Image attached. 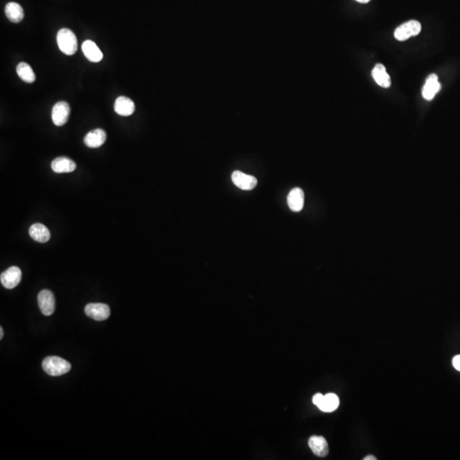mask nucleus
I'll return each mask as SVG.
<instances>
[{"label": "nucleus", "mask_w": 460, "mask_h": 460, "mask_svg": "<svg viewBox=\"0 0 460 460\" xmlns=\"http://www.w3.org/2000/svg\"><path fill=\"white\" fill-rule=\"evenodd\" d=\"M56 41L61 51L65 55H73L78 50V41L70 29L62 28L58 31Z\"/></svg>", "instance_id": "f257e3e1"}, {"label": "nucleus", "mask_w": 460, "mask_h": 460, "mask_svg": "<svg viewBox=\"0 0 460 460\" xmlns=\"http://www.w3.org/2000/svg\"><path fill=\"white\" fill-rule=\"evenodd\" d=\"M42 367L47 374L56 377L68 373L72 367L69 362L63 358L58 356H49L44 359Z\"/></svg>", "instance_id": "f03ea898"}, {"label": "nucleus", "mask_w": 460, "mask_h": 460, "mask_svg": "<svg viewBox=\"0 0 460 460\" xmlns=\"http://www.w3.org/2000/svg\"><path fill=\"white\" fill-rule=\"evenodd\" d=\"M421 24L417 21H409L395 29L394 35L399 41H405L412 36H417L421 32Z\"/></svg>", "instance_id": "7ed1b4c3"}, {"label": "nucleus", "mask_w": 460, "mask_h": 460, "mask_svg": "<svg viewBox=\"0 0 460 460\" xmlns=\"http://www.w3.org/2000/svg\"><path fill=\"white\" fill-rule=\"evenodd\" d=\"M21 279H22V271L20 268L16 266L10 267L7 270L3 272L0 275L1 284L7 289H13L17 287Z\"/></svg>", "instance_id": "20e7f679"}, {"label": "nucleus", "mask_w": 460, "mask_h": 460, "mask_svg": "<svg viewBox=\"0 0 460 460\" xmlns=\"http://www.w3.org/2000/svg\"><path fill=\"white\" fill-rule=\"evenodd\" d=\"M70 114V107L66 102H59L53 107L51 117L56 126H63L68 122Z\"/></svg>", "instance_id": "39448f33"}, {"label": "nucleus", "mask_w": 460, "mask_h": 460, "mask_svg": "<svg viewBox=\"0 0 460 460\" xmlns=\"http://www.w3.org/2000/svg\"><path fill=\"white\" fill-rule=\"evenodd\" d=\"M38 304L41 311L46 316H50L55 312V297L49 290H43L38 293Z\"/></svg>", "instance_id": "423d86ee"}, {"label": "nucleus", "mask_w": 460, "mask_h": 460, "mask_svg": "<svg viewBox=\"0 0 460 460\" xmlns=\"http://www.w3.org/2000/svg\"><path fill=\"white\" fill-rule=\"evenodd\" d=\"M87 316L95 321H105L110 316V308L105 304H89L85 308Z\"/></svg>", "instance_id": "0eeeda50"}, {"label": "nucleus", "mask_w": 460, "mask_h": 460, "mask_svg": "<svg viewBox=\"0 0 460 460\" xmlns=\"http://www.w3.org/2000/svg\"><path fill=\"white\" fill-rule=\"evenodd\" d=\"M232 181L235 186L243 190H252L257 184V179L255 176L235 171L232 174Z\"/></svg>", "instance_id": "6e6552de"}, {"label": "nucleus", "mask_w": 460, "mask_h": 460, "mask_svg": "<svg viewBox=\"0 0 460 460\" xmlns=\"http://www.w3.org/2000/svg\"><path fill=\"white\" fill-rule=\"evenodd\" d=\"M441 88H442V86L438 81V76L435 73L430 74L426 79V82L423 88V97L427 101H431L435 97V95L440 91Z\"/></svg>", "instance_id": "1a4fd4ad"}, {"label": "nucleus", "mask_w": 460, "mask_h": 460, "mask_svg": "<svg viewBox=\"0 0 460 460\" xmlns=\"http://www.w3.org/2000/svg\"><path fill=\"white\" fill-rule=\"evenodd\" d=\"M287 204L294 212L302 211L305 205V193L302 189L299 188L292 189L287 196Z\"/></svg>", "instance_id": "9d476101"}, {"label": "nucleus", "mask_w": 460, "mask_h": 460, "mask_svg": "<svg viewBox=\"0 0 460 460\" xmlns=\"http://www.w3.org/2000/svg\"><path fill=\"white\" fill-rule=\"evenodd\" d=\"M107 139V134L102 129H96L90 131L84 139L86 146L91 149H96L104 144Z\"/></svg>", "instance_id": "9b49d317"}, {"label": "nucleus", "mask_w": 460, "mask_h": 460, "mask_svg": "<svg viewBox=\"0 0 460 460\" xmlns=\"http://www.w3.org/2000/svg\"><path fill=\"white\" fill-rule=\"evenodd\" d=\"M309 446L312 452L318 457H326L329 452L327 440L322 436H311L309 439Z\"/></svg>", "instance_id": "f8f14e48"}, {"label": "nucleus", "mask_w": 460, "mask_h": 460, "mask_svg": "<svg viewBox=\"0 0 460 460\" xmlns=\"http://www.w3.org/2000/svg\"><path fill=\"white\" fill-rule=\"evenodd\" d=\"M372 78L375 82L383 88H390L391 86V79L386 71L385 66L377 63L372 71Z\"/></svg>", "instance_id": "ddd939ff"}, {"label": "nucleus", "mask_w": 460, "mask_h": 460, "mask_svg": "<svg viewBox=\"0 0 460 460\" xmlns=\"http://www.w3.org/2000/svg\"><path fill=\"white\" fill-rule=\"evenodd\" d=\"M51 169L55 173H69L76 169V164L67 157H58L51 163Z\"/></svg>", "instance_id": "4468645a"}, {"label": "nucleus", "mask_w": 460, "mask_h": 460, "mask_svg": "<svg viewBox=\"0 0 460 460\" xmlns=\"http://www.w3.org/2000/svg\"><path fill=\"white\" fill-rule=\"evenodd\" d=\"M82 51L84 55L91 63H99L103 60V53L92 41H85L82 45Z\"/></svg>", "instance_id": "2eb2a0df"}, {"label": "nucleus", "mask_w": 460, "mask_h": 460, "mask_svg": "<svg viewBox=\"0 0 460 460\" xmlns=\"http://www.w3.org/2000/svg\"><path fill=\"white\" fill-rule=\"evenodd\" d=\"M29 235L39 243H46L51 239L50 230L42 224H33L29 229Z\"/></svg>", "instance_id": "dca6fc26"}, {"label": "nucleus", "mask_w": 460, "mask_h": 460, "mask_svg": "<svg viewBox=\"0 0 460 460\" xmlns=\"http://www.w3.org/2000/svg\"><path fill=\"white\" fill-rule=\"evenodd\" d=\"M114 110L121 116H130L135 112V104L126 96H119L114 103Z\"/></svg>", "instance_id": "f3484780"}, {"label": "nucleus", "mask_w": 460, "mask_h": 460, "mask_svg": "<svg viewBox=\"0 0 460 460\" xmlns=\"http://www.w3.org/2000/svg\"><path fill=\"white\" fill-rule=\"evenodd\" d=\"M5 15L11 23H18L24 18V11L19 4L10 2L5 6Z\"/></svg>", "instance_id": "a211bd4d"}, {"label": "nucleus", "mask_w": 460, "mask_h": 460, "mask_svg": "<svg viewBox=\"0 0 460 460\" xmlns=\"http://www.w3.org/2000/svg\"><path fill=\"white\" fill-rule=\"evenodd\" d=\"M338 406H339V399L337 397V395L330 393L323 396L322 403H319L318 408L323 412H331L337 409Z\"/></svg>", "instance_id": "6ab92c4d"}, {"label": "nucleus", "mask_w": 460, "mask_h": 460, "mask_svg": "<svg viewBox=\"0 0 460 460\" xmlns=\"http://www.w3.org/2000/svg\"><path fill=\"white\" fill-rule=\"evenodd\" d=\"M16 73L23 81L27 83H33L35 81V73L33 72V68L28 63H20L16 67Z\"/></svg>", "instance_id": "aec40b11"}, {"label": "nucleus", "mask_w": 460, "mask_h": 460, "mask_svg": "<svg viewBox=\"0 0 460 460\" xmlns=\"http://www.w3.org/2000/svg\"><path fill=\"white\" fill-rule=\"evenodd\" d=\"M323 396H324V395L321 394V393H317V394H315V395H314V397H313V403H314V405L318 407V406L319 405V403H322Z\"/></svg>", "instance_id": "412c9836"}, {"label": "nucleus", "mask_w": 460, "mask_h": 460, "mask_svg": "<svg viewBox=\"0 0 460 460\" xmlns=\"http://www.w3.org/2000/svg\"><path fill=\"white\" fill-rule=\"evenodd\" d=\"M453 365L454 368L460 372V355H456L455 357L453 358Z\"/></svg>", "instance_id": "4be33fe9"}, {"label": "nucleus", "mask_w": 460, "mask_h": 460, "mask_svg": "<svg viewBox=\"0 0 460 460\" xmlns=\"http://www.w3.org/2000/svg\"><path fill=\"white\" fill-rule=\"evenodd\" d=\"M377 458H375L374 456H367L366 458H364V460H376Z\"/></svg>", "instance_id": "5701e85b"}, {"label": "nucleus", "mask_w": 460, "mask_h": 460, "mask_svg": "<svg viewBox=\"0 0 460 460\" xmlns=\"http://www.w3.org/2000/svg\"><path fill=\"white\" fill-rule=\"evenodd\" d=\"M3 337H4V330L3 327H0V339H2Z\"/></svg>", "instance_id": "b1692460"}, {"label": "nucleus", "mask_w": 460, "mask_h": 460, "mask_svg": "<svg viewBox=\"0 0 460 460\" xmlns=\"http://www.w3.org/2000/svg\"><path fill=\"white\" fill-rule=\"evenodd\" d=\"M355 1H357V2L362 3V4H367V3L370 2L371 0H355Z\"/></svg>", "instance_id": "393cba45"}]
</instances>
